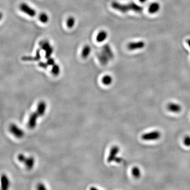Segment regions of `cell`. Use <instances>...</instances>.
<instances>
[{"instance_id": "obj_1", "label": "cell", "mask_w": 190, "mask_h": 190, "mask_svg": "<svg viewBox=\"0 0 190 190\" xmlns=\"http://www.w3.org/2000/svg\"><path fill=\"white\" fill-rule=\"evenodd\" d=\"M112 6L114 9L118 10L123 13L126 12L131 10L137 12H140L142 11V7L135 3L122 4L116 2H114L112 4Z\"/></svg>"}, {"instance_id": "obj_2", "label": "cell", "mask_w": 190, "mask_h": 190, "mask_svg": "<svg viewBox=\"0 0 190 190\" xmlns=\"http://www.w3.org/2000/svg\"><path fill=\"white\" fill-rule=\"evenodd\" d=\"M19 9L22 11V12L26 14L27 15L31 16V17H34L36 15L37 12L36 11L31 7V6H29L28 4L25 3H22L19 6Z\"/></svg>"}, {"instance_id": "obj_3", "label": "cell", "mask_w": 190, "mask_h": 190, "mask_svg": "<svg viewBox=\"0 0 190 190\" xmlns=\"http://www.w3.org/2000/svg\"><path fill=\"white\" fill-rule=\"evenodd\" d=\"M161 134L159 131H154L144 134L142 136V140H159Z\"/></svg>"}, {"instance_id": "obj_4", "label": "cell", "mask_w": 190, "mask_h": 190, "mask_svg": "<svg viewBox=\"0 0 190 190\" xmlns=\"http://www.w3.org/2000/svg\"><path fill=\"white\" fill-rule=\"evenodd\" d=\"M9 129L10 132L15 137H17L18 138H22L25 135V133L23 131L14 124H12L11 125H10Z\"/></svg>"}, {"instance_id": "obj_5", "label": "cell", "mask_w": 190, "mask_h": 190, "mask_svg": "<svg viewBox=\"0 0 190 190\" xmlns=\"http://www.w3.org/2000/svg\"><path fill=\"white\" fill-rule=\"evenodd\" d=\"M145 46V43L142 41H136V42H131L127 44V48L128 50L131 51L134 50H141L143 49Z\"/></svg>"}, {"instance_id": "obj_6", "label": "cell", "mask_w": 190, "mask_h": 190, "mask_svg": "<svg viewBox=\"0 0 190 190\" xmlns=\"http://www.w3.org/2000/svg\"><path fill=\"white\" fill-rule=\"evenodd\" d=\"M119 152V148L117 146H114L111 148L109 156L107 159V162L108 163H112L113 161H115L116 159V156L118 154Z\"/></svg>"}, {"instance_id": "obj_7", "label": "cell", "mask_w": 190, "mask_h": 190, "mask_svg": "<svg viewBox=\"0 0 190 190\" xmlns=\"http://www.w3.org/2000/svg\"><path fill=\"white\" fill-rule=\"evenodd\" d=\"M38 117H39V116L37 112L32 113L29 119L28 127L29 128L33 129L35 127Z\"/></svg>"}, {"instance_id": "obj_8", "label": "cell", "mask_w": 190, "mask_h": 190, "mask_svg": "<svg viewBox=\"0 0 190 190\" xmlns=\"http://www.w3.org/2000/svg\"><path fill=\"white\" fill-rule=\"evenodd\" d=\"M161 9V5L158 2H153L150 4V6L148 7V12L150 14H154L159 12Z\"/></svg>"}, {"instance_id": "obj_9", "label": "cell", "mask_w": 190, "mask_h": 190, "mask_svg": "<svg viewBox=\"0 0 190 190\" xmlns=\"http://www.w3.org/2000/svg\"><path fill=\"white\" fill-rule=\"evenodd\" d=\"M98 58L99 60L100 63L103 65H106L108 63L109 60H110L108 56L107 55V54L103 50L101 52L98 54Z\"/></svg>"}, {"instance_id": "obj_10", "label": "cell", "mask_w": 190, "mask_h": 190, "mask_svg": "<svg viewBox=\"0 0 190 190\" xmlns=\"http://www.w3.org/2000/svg\"><path fill=\"white\" fill-rule=\"evenodd\" d=\"M108 37V33L106 31L101 30L98 32L96 36L97 42L98 43H101L106 40Z\"/></svg>"}, {"instance_id": "obj_11", "label": "cell", "mask_w": 190, "mask_h": 190, "mask_svg": "<svg viewBox=\"0 0 190 190\" xmlns=\"http://www.w3.org/2000/svg\"><path fill=\"white\" fill-rule=\"evenodd\" d=\"M46 107H47L46 104L43 101H41L38 104L37 108V112L39 116H44V113L46 112Z\"/></svg>"}, {"instance_id": "obj_12", "label": "cell", "mask_w": 190, "mask_h": 190, "mask_svg": "<svg viewBox=\"0 0 190 190\" xmlns=\"http://www.w3.org/2000/svg\"><path fill=\"white\" fill-rule=\"evenodd\" d=\"M41 59L40 50H37L35 57H23L22 60L23 61H38Z\"/></svg>"}, {"instance_id": "obj_13", "label": "cell", "mask_w": 190, "mask_h": 190, "mask_svg": "<svg viewBox=\"0 0 190 190\" xmlns=\"http://www.w3.org/2000/svg\"><path fill=\"white\" fill-rule=\"evenodd\" d=\"M168 108L170 112L175 113L181 112L182 109L181 106L180 105L175 103H170V104H168Z\"/></svg>"}, {"instance_id": "obj_14", "label": "cell", "mask_w": 190, "mask_h": 190, "mask_svg": "<svg viewBox=\"0 0 190 190\" xmlns=\"http://www.w3.org/2000/svg\"><path fill=\"white\" fill-rule=\"evenodd\" d=\"M91 51V49L90 46L89 45H85L84 47H83L82 52H81V57L84 59H86L89 56L90 54Z\"/></svg>"}, {"instance_id": "obj_15", "label": "cell", "mask_w": 190, "mask_h": 190, "mask_svg": "<svg viewBox=\"0 0 190 190\" xmlns=\"http://www.w3.org/2000/svg\"><path fill=\"white\" fill-rule=\"evenodd\" d=\"M10 185L9 180L5 174H3L1 176V185L3 190H6L9 188Z\"/></svg>"}, {"instance_id": "obj_16", "label": "cell", "mask_w": 190, "mask_h": 190, "mask_svg": "<svg viewBox=\"0 0 190 190\" xmlns=\"http://www.w3.org/2000/svg\"><path fill=\"white\" fill-rule=\"evenodd\" d=\"M103 51L107 54L110 59H112L114 58V54L112 52V49L108 44H106L103 46Z\"/></svg>"}, {"instance_id": "obj_17", "label": "cell", "mask_w": 190, "mask_h": 190, "mask_svg": "<svg viewBox=\"0 0 190 190\" xmlns=\"http://www.w3.org/2000/svg\"><path fill=\"white\" fill-rule=\"evenodd\" d=\"M34 159L32 157H30L28 158H27L25 159V162L24 163L25 164V166L28 170H31L33 168L34 165Z\"/></svg>"}, {"instance_id": "obj_18", "label": "cell", "mask_w": 190, "mask_h": 190, "mask_svg": "<svg viewBox=\"0 0 190 190\" xmlns=\"http://www.w3.org/2000/svg\"><path fill=\"white\" fill-rule=\"evenodd\" d=\"M39 19L40 21L44 24L47 23L49 20V18L48 15L47 14V13L44 12L41 13L39 15Z\"/></svg>"}, {"instance_id": "obj_19", "label": "cell", "mask_w": 190, "mask_h": 190, "mask_svg": "<svg viewBox=\"0 0 190 190\" xmlns=\"http://www.w3.org/2000/svg\"><path fill=\"white\" fill-rule=\"evenodd\" d=\"M76 23V20L73 16H70L66 21L67 27L69 29H72L75 26Z\"/></svg>"}, {"instance_id": "obj_20", "label": "cell", "mask_w": 190, "mask_h": 190, "mask_svg": "<svg viewBox=\"0 0 190 190\" xmlns=\"http://www.w3.org/2000/svg\"><path fill=\"white\" fill-rule=\"evenodd\" d=\"M112 78L109 75H106L105 76L103 79H102V82L106 86L110 85L112 83Z\"/></svg>"}, {"instance_id": "obj_21", "label": "cell", "mask_w": 190, "mask_h": 190, "mask_svg": "<svg viewBox=\"0 0 190 190\" xmlns=\"http://www.w3.org/2000/svg\"><path fill=\"white\" fill-rule=\"evenodd\" d=\"M60 72V67L57 64H54L52 65V68L51 69V73L55 76H57L59 75Z\"/></svg>"}, {"instance_id": "obj_22", "label": "cell", "mask_w": 190, "mask_h": 190, "mask_svg": "<svg viewBox=\"0 0 190 190\" xmlns=\"http://www.w3.org/2000/svg\"><path fill=\"white\" fill-rule=\"evenodd\" d=\"M132 174L135 178H140L141 174L140 169L137 167H134L132 170Z\"/></svg>"}, {"instance_id": "obj_23", "label": "cell", "mask_w": 190, "mask_h": 190, "mask_svg": "<svg viewBox=\"0 0 190 190\" xmlns=\"http://www.w3.org/2000/svg\"><path fill=\"white\" fill-rule=\"evenodd\" d=\"M53 49L52 47L50 46L48 48H47L46 50H45V58L47 59L49 58L51 56L52 54L53 53Z\"/></svg>"}, {"instance_id": "obj_24", "label": "cell", "mask_w": 190, "mask_h": 190, "mask_svg": "<svg viewBox=\"0 0 190 190\" xmlns=\"http://www.w3.org/2000/svg\"><path fill=\"white\" fill-rule=\"evenodd\" d=\"M39 45L40 46L41 49L44 50V51L46 50L47 48H48L49 47H50L51 46L49 42L48 41H41L40 43L39 44Z\"/></svg>"}, {"instance_id": "obj_25", "label": "cell", "mask_w": 190, "mask_h": 190, "mask_svg": "<svg viewBox=\"0 0 190 190\" xmlns=\"http://www.w3.org/2000/svg\"><path fill=\"white\" fill-rule=\"evenodd\" d=\"M47 63H48V65H54L55 63V61L52 58L50 57L49 58L47 59Z\"/></svg>"}, {"instance_id": "obj_26", "label": "cell", "mask_w": 190, "mask_h": 190, "mask_svg": "<svg viewBox=\"0 0 190 190\" xmlns=\"http://www.w3.org/2000/svg\"><path fill=\"white\" fill-rule=\"evenodd\" d=\"M184 144L187 146H190V136H187L184 138Z\"/></svg>"}, {"instance_id": "obj_27", "label": "cell", "mask_w": 190, "mask_h": 190, "mask_svg": "<svg viewBox=\"0 0 190 190\" xmlns=\"http://www.w3.org/2000/svg\"><path fill=\"white\" fill-rule=\"evenodd\" d=\"M18 158V159H19L20 162H23V163L25 162V159H27V157L23 154H19Z\"/></svg>"}, {"instance_id": "obj_28", "label": "cell", "mask_w": 190, "mask_h": 190, "mask_svg": "<svg viewBox=\"0 0 190 190\" xmlns=\"http://www.w3.org/2000/svg\"><path fill=\"white\" fill-rule=\"evenodd\" d=\"M39 66L42 68L44 69H47L49 65H48L47 62L45 63V62H40L39 63Z\"/></svg>"}, {"instance_id": "obj_29", "label": "cell", "mask_w": 190, "mask_h": 190, "mask_svg": "<svg viewBox=\"0 0 190 190\" xmlns=\"http://www.w3.org/2000/svg\"><path fill=\"white\" fill-rule=\"evenodd\" d=\"M37 189L38 190H46V187H45V186L44 185V184L42 183H39L37 185Z\"/></svg>"}, {"instance_id": "obj_30", "label": "cell", "mask_w": 190, "mask_h": 190, "mask_svg": "<svg viewBox=\"0 0 190 190\" xmlns=\"http://www.w3.org/2000/svg\"><path fill=\"white\" fill-rule=\"evenodd\" d=\"M187 45H188V46H189V48H190V39H188L187 40Z\"/></svg>"}, {"instance_id": "obj_31", "label": "cell", "mask_w": 190, "mask_h": 190, "mask_svg": "<svg viewBox=\"0 0 190 190\" xmlns=\"http://www.w3.org/2000/svg\"><path fill=\"white\" fill-rule=\"evenodd\" d=\"M147 0H139V1L141 2V3H145V2H146Z\"/></svg>"}]
</instances>
